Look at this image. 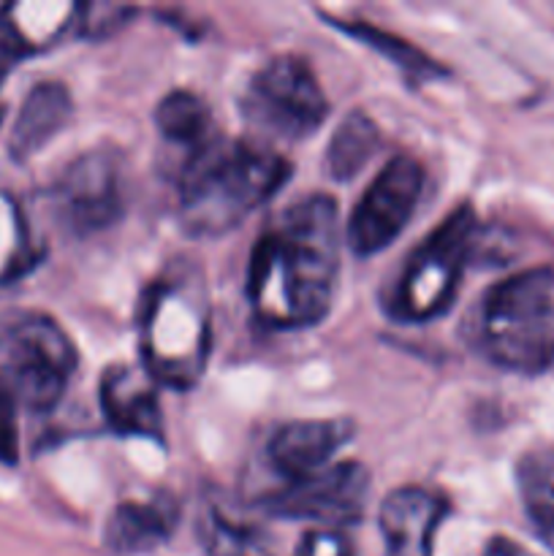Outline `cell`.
<instances>
[{
  "label": "cell",
  "instance_id": "cell-1",
  "mask_svg": "<svg viewBox=\"0 0 554 556\" xmlns=\"http://www.w3.org/2000/svg\"><path fill=\"white\" fill-rule=\"evenodd\" d=\"M340 215L329 195L280 212L253 248L248 296L269 329H307L326 318L340 269Z\"/></svg>",
  "mask_w": 554,
  "mask_h": 556
},
{
  "label": "cell",
  "instance_id": "cell-2",
  "mask_svg": "<svg viewBox=\"0 0 554 556\" xmlns=\"http://www.w3.org/2000/svg\"><path fill=\"white\" fill-rule=\"evenodd\" d=\"M291 177L286 157L248 141L210 139L179 179V223L193 237H223Z\"/></svg>",
  "mask_w": 554,
  "mask_h": 556
},
{
  "label": "cell",
  "instance_id": "cell-3",
  "mask_svg": "<svg viewBox=\"0 0 554 556\" xmlns=\"http://www.w3.org/2000/svg\"><path fill=\"white\" fill-rule=\"evenodd\" d=\"M212 351V320L201 277L168 271L152 282L141 309V353L155 383L188 391L204 375Z\"/></svg>",
  "mask_w": 554,
  "mask_h": 556
},
{
  "label": "cell",
  "instance_id": "cell-4",
  "mask_svg": "<svg viewBox=\"0 0 554 556\" xmlns=\"http://www.w3.org/2000/svg\"><path fill=\"white\" fill-rule=\"evenodd\" d=\"M478 345L514 372L554 367V269L536 266L489 288L478 309Z\"/></svg>",
  "mask_w": 554,
  "mask_h": 556
},
{
  "label": "cell",
  "instance_id": "cell-5",
  "mask_svg": "<svg viewBox=\"0 0 554 556\" xmlns=\"http://www.w3.org/2000/svg\"><path fill=\"white\" fill-rule=\"evenodd\" d=\"M74 369V342L52 318L16 313L0 320V380L27 410H52Z\"/></svg>",
  "mask_w": 554,
  "mask_h": 556
},
{
  "label": "cell",
  "instance_id": "cell-6",
  "mask_svg": "<svg viewBox=\"0 0 554 556\" xmlns=\"http://www.w3.org/2000/svg\"><path fill=\"white\" fill-rule=\"evenodd\" d=\"M476 242V212L470 204H462L413 250L389 299L391 315L407 324L438 318L454 302Z\"/></svg>",
  "mask_w": 554,
  "mask_h": 556
},
{
  "label": "cell",
  "instance_id": "cell-7",
  "mask_svg": "<svg viewBox=\"0 0 554 556\" xmlns=\"http://www.w3.org/2000/svg\"><path fill=\"white\" fill-rule=\"evenodd\" d=\"M242 114L264 134L299 141L324 125L329 103L313 68L293 54H280L250 79L242 96Z\"/></svg>",
  "mask_w": 554,
  "mask_h": 556
},
{
  "label": "cell",
  "instance_id": "cell-8",
  "mask_svg": "<svg viewBox=\"0 0 554 556\" xmlns=\"http://www.w3.org/2000/svg\"><path fill=\"white\" fill-rule=\"evenodd\" d=\"M424 190V168L416 157L396 155L351 212L345 237L356 255H373L394 242L416 212Z\"/></svg>",
  "mask_w": 554,
  "mask_h": 556
},
{
  "label": "cell",
  "instance_id": "cell-9",
  "mask_svg": "<svg viewBox=\"0 0 554 556\" xmlns=\"http://www.w3.org/2000/svg\"><path fill=\"white\" fill-rule=\"evenodd\" d=\"M369 478L358 462L329 465L313 476L288 481L280 492L264 500V510L280 519L320 521L329 530L356 525L364 514Z\"/></svg>",
  "mask_w": 554,
  "mask_h": 556
},
{
  "label": "cell",
  "instance_id": "cell-10",
  "mask_svg": "<svg viewBox=\"0 0 554 556\" xmlns=\"http://www.w3.org/2000/svg\"><path fill=\"white\" fill-rule=\"evenodd\" d=\"M58 210L76 233H92L112 226L123 215L119 166L112 152H87L76 157L60 177Z\"/></svg>",
  "mask_w": 554,
  "mask_h": 556
},
{
  "label": "cell",
  "instance_id": "cell-11",
  "mask_svg": "<svg viewBox=\"0 0 554 556\" xmlns=\"http://www.w3.org/2000/svg\"><path fill=\"white\" fill-rule=\"evenodd\" d=\"M101 407L109 427L125 438H144L163 443V413L155 380L147 369L112 367L101 378Z\"/></svg>",
  "mask_w": 554,
  "mask_h": 556
},
{
  "label": "cell",
  "instance_id": "cell-12",
  "mask_svg": "<svg viewBox=\"0 0 554 556\" xmlns=\"http://www.w3.org/2000/svg\"><path fill=\"white\" fill-rule=\"evenodd\" d=\"M443 497L421 486H402L380 505L386 556H432L435 530L443 521Z\"/></svg>",
  "mask_w": 554,
  "mask_h": 556
},
{
  "label": "cell",
  "instance_id": "cell-13",
  "mask_svg": "<svg viewBox=\"0 0 554 556\" xmlns=\"http://www.w3.org/2000/svg\"><path fill=\"white\" fill-rule=\"evenodd\" d=\"M353 438V421L348 418H310L291 421L277 429L269 440V459L288 481L313 476L329 467V459Z\"/></svg>",
  "mask_w": 554,
  "mask_h": 556
},
{
  "label": "cell",
  "instance_id": "cell-14",
  "mask_svg": "<svg viewBox=\"0 0 554 556\" xmlns=\"http://www.w3.org/2000/svg\"><path fill=\"white\" fill-rule=\"evenodd\" d=\"M179 525L177 500L166 492L130 497L114 508L106 525V546L117 554H144L163 546Z\"/></svg>",
  "mask_w": 554,
  "mask_h": 556
},
{
  "label": "cell",
  "instance_id": "cell-15",
  "mask_svg": "<svg viewBox=\"0 0 554 556\" xmlns=\"http://www.w3.org/2000/svg\"><path fill=\"white\" fill-rule=\"evenodd\" d=\"M71 96L63 85L54 81H43L30 90L25 98L16 117L14 128H11L9 152L14 161H27L36 155L43 144L54 139L65 123L71 119Z\"/></svg>",
  "mask_w": 554,
  "mask_h": 556
},
{
  "label": "cell",
  "instance_id": "cell-16",
  "mask_svg": "<svg viewBox=\"0 0 554 556\" xmlns=\"http://www.w3.org/2000/svg\"><path fill=\"white\" fill-rule=\"evenodd\" d=\"M199 538L206 556H275V541L266 527L242 519L217 500H204Z\"/></svg>",
  "mask_w": 554,
  "mask_h": 556
},
{
  "label": "cell",
  "instance_id": "cell-17",
  "mask_svg": "<svg viewBox=\"0 0 554 556\" xmlns=\"http://www.w3.org/2000/svg\"><path fill=\"white\" fill-rule=\"evenodd\" d=\"M76 14H81L76 3H16L0 11V27L11 49L38 52L63 38Z\"/></svg>",
  "mask_w": 554,
  "mask_h": 556
},
{
  "label": "cell",
  "instance_id": "cell-18",
  "mask_svg": "<svg viewBox=\"0 0 554 556\" xmlns=\"http://www.w3.org/2000/svg\"><path fill=\"white\" fill-rule=\"evenodd\" d=\"M516 483L532 527L554 554V448L530 451L516 467Z\"/></svg>",
  "mask_w": 554,
  "mask_h": 556
},
{
  "label": "cell",
  "instance_id": "cell-19",
  "mask_svg": "<svg viewBox=\"0 0 554 556\" xmlns=\"http://www.w3.org/2000/svg\"><path fill=\"white\" fill-rule=\"evenodd\" d=\"M380 147V130L367 114L351 112L340 125H337L335 136L326 150V168H329L331 179L337 182H348L356 177Z\"/></svg>",
  "mask_w": 554,
  "mask_h": 556
},
{
  "label": "cell",
  "instance_id": "cell-20",
  "mask_svg": "<svg viewBox=\"0 0 554 556\" xmlns=\"http://www.w3.org/2000/svg\"><path fill=\"white\" fill-rule=\"evenodd\" d=\"M155 125L163 139L199 150L201 144L210 141L212 114L199 96L188 90H174L158 103Z\"/></svg>",
  "mask_w": 554,
  "mask_h": 556
},
{
  "label": "cell",
  "instance_id": "cell-21",
  "mask_svg": "<svg viewBox=\"0 0 554 556\" xmlns=\"http://www.w3.org/2000/svg\"><path fill=\"white\" fill-rule=\"evenodd\" d=\"M38 258L25 215L11 193L0 190V286L25 275Z\"/></svg>",
  "mask_w": 554,
  "mask_h": 556
},
{
  "label": "cell",
  "instance_id": "cell-22",
  "mask_svg": "<svg viewBox=\"0 0 554 556\" xmlns=\"http://www.w3.org/2000/svg\"><path fill=\"white\" fill-rule=\"evenodd\" d=\"M345 30L351 33L353 38H358V41L367 43V47H373L375 52L386 54V58H389L396 68L405 71V74L421 76V79H432V76L445 74V71L440 68L435 60H429L421 49L411 47V43H405V41H400V38L389 36V33L378 30V27L364 25L362 22V25H345Z\"/></svg>",
  "mask_w": 554,
  "mask_h": 556
},
{
  "label": "cell",
  "instance_id": "cell-23",
  "mask_svg": "<svg viewBox=\"0 0 554 556\" xmlns=\"http://www.w3.org/2000/svg\"><path fill=\"white\" fill-rule=\"evenodd\" d=\"M16 405L14 394L9 386L0 380V462L3 465H16L20 459V424H16Z\"/></svg>",
  "mask_w": 554,
  "mask_h": 556
},
{
  "label": "cell",
  "instance_id": "cell-24",
  "mask_svg": "<svg viewBox=\"0 0 554 556\" xmlns=\"http://www.w3.org/2000/svg\"><path fill=\"white\" fill-rule=\"evenodd\" d=\"M297 556H353V548L340 530L320 527L302 538Z\"/></svg>",
  "mask_w": 554,
  "mask_h": 556
},
{
  "label": "cell",
  "instance_id": "cell-25",
  "mask_svg": "<svg viewBox=\"0 0 554 556\" xmlns=\"http://www.w3.org/2000/svg\"><path fill=\"white\" fill-rule=\"evenodd\" d=\"M483 556H532L527 548H521L519 543L508 541V538H492Z\"/></svg>",
  "mask_w": 554,
  "mask_h": 556
}]
</instances>
